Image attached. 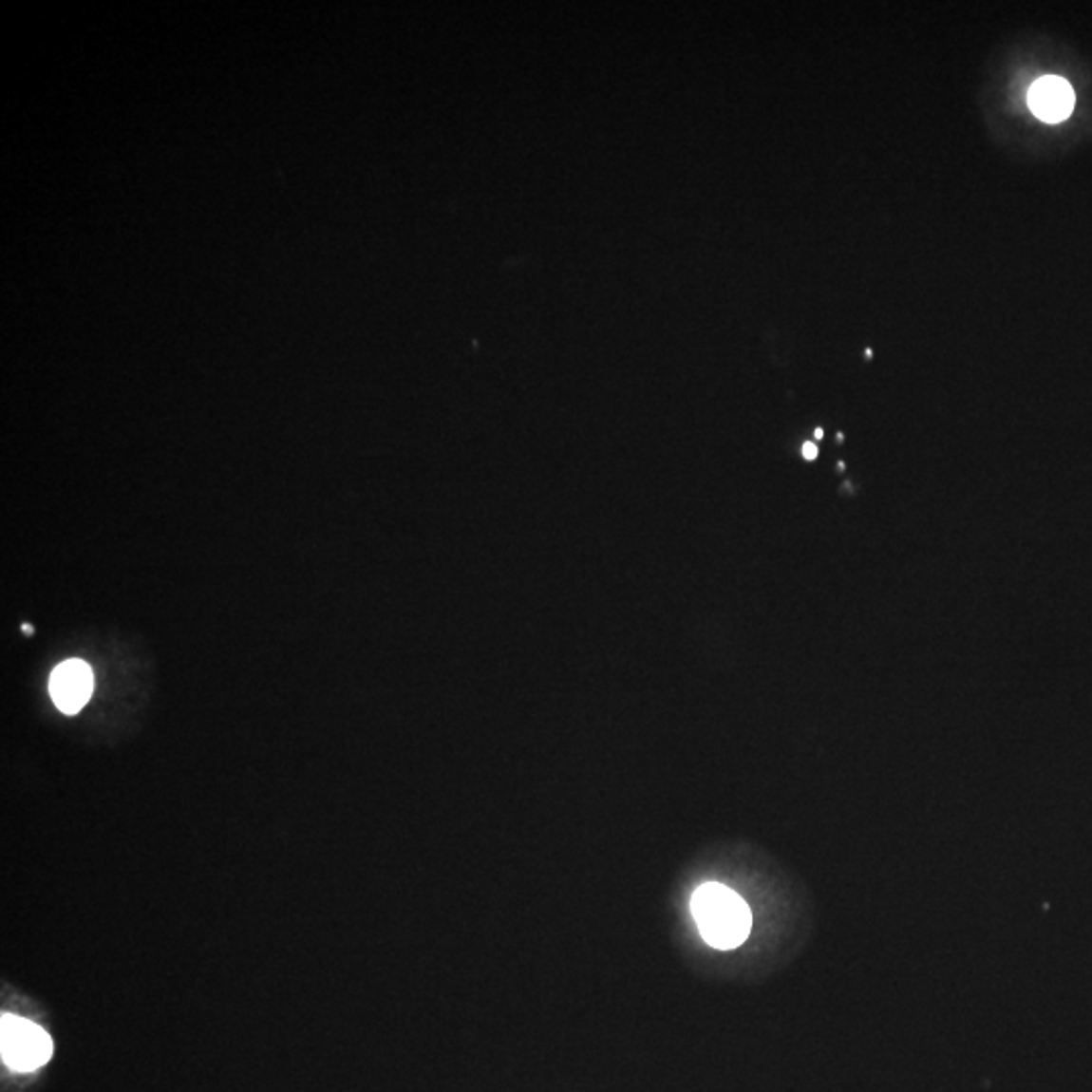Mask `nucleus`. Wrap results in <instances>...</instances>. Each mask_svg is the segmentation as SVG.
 Here are the masks:
<instances>
[{"instance_id": "nucleus-4", "label": "nucleus", "mask_w": 1092, "mask_h": 1092, "mask_svg": "<svg viewBox=\"0 0 1092 1092\" xmlns=\"http://www.w3.org/2000/svg\"><path fill=\"white\" fill-rule=\"evenodd\" d=\"M1032 112L1044 122H1063L1074 109V91L1063 77L1046 75L1038 80L1027 93Z\"/></svg>"}, {"instance_id": "nucleus-5", "label": "nucleus", "mask_w": 1092, "mask_h": 1092, "mask_svg": "<svg viewBox=\"0 0 1092 1092\" xmlns=\"http://www.w3.org/2000/svg\"><path fill=\"white\" fill-rule=\"evenodd\" d=\"M803 456H805L807 460H816V458H818V445L805 443V445H803Z\"/></svg>"}, {"instance_id": "nucleus-3", "label": "nucleus", "mask_w": 1092, "mask_h": 1092, "mask_svg": "<svg viewBox=\"0 0 1092 1092\" xmlns=\"http://www.w3.org/2000/svg\"><path fill=\"white\" fill-rule=\"evenodd\" d=\"M93 690L91 668L82 660H67L59 664L49 680V692L55 706L66 712H80Z\"/></svg>"}, {"instance_id": "nucleus-1", "label": "nucleus", "mask_w": 1092, "mask_h": 1092, "mask_svg": "<svg viewBox=\"0 0 1092 1092\" xmlns=\"http://www.w3.org/2000/svg\"><path fill=\"white\" fill-rule=\"evenodd\" d=\"M690 909L700 934L714 949H735L751 932L753 916L746 902L719 882L702 884L692 896Z\"/></svg>"}, {"instance_id": "nucleus-6", "label": "nucleus", "mask_w": 1092, "mask_h": 1092, "mask_svg": "<svg viewBox=\"0 0 1092 1092\" xmlns=\"http://www.w3.org/2000/svg\"><path fill=\"white\" fill-rule=\"evenodd\" d=\"M816 437H818V440H821V437H823V429H816Z\"/></svg>"}, {"instance_id": "nucleus-2", "label": "nucleus", "mask_w": 1092, "mask_h": 1092, "mask_svg": "<svg viewBox=\"0 0 1092 1092\" xmlns=\"http://www.w3.org/2000/svg\"><path fill=\"white\" fill-rule=\"evenodd\" d=\"M0 1050H3V1060L10 1068L35 1070L51 1058L53 1042L37 1024L17 1016H3Z\"/></svg>"}]
</instances>
